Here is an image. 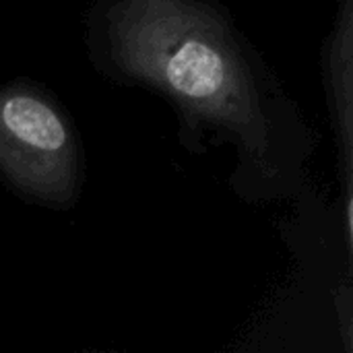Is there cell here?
Wrapping results in <instances>:
<instances>
[{"instance_id": "6da1fadb", "label": "cell", "mask_w": 353, "mask_h": 353, "mask_svg": "<svg viewBox=\"0 0 353 353\" xmlns=\"http://www.w3.org/2000/svg\"><path fill=\"white\" fill-rule=\"evenodd\" d=\"M116 64L184 112L230 134L254 161L271 153V122L252 68L228 23L186 0H128L108 12Z\"/></svg>"}, {"instance_id": "7a4b0ae2", "label": "cell", "mask_w": 353, "mask_h": 353, "mask_svg": "<svg viewBox=\"0 0 353 353\" xmlns=\"http://www.w3.org/2000/svg\"><path fill=\"white\" fill-rule=\"evenodd\" d=\"M0 170L27 196L66 203L79 184V147L64 114L23 87H0Z\"/></svg>"}, {"instance_id": "3957f363", "label": "cell", "mask_w": 353, "mask_h": 353, "mask_svg": "<svg viewBox=\"0 0 353 353\" xmlns=\"http://www.w3.org/2000/svg\"><path fill=\"white\" fill-rule=\"evenodd\" d=\"M329 103L335 122L337 147L345 180L347 230H352V163H353V4L347 0L337 19L327 60Z\"/></svg>"}]
</instances>
